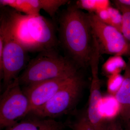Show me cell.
Instances as JSON below:
<instances>
[{
    "label": "cell",
    "instance_id": "cell-1",
    "mask_svg": "<svg viewBox=\"0 0 130 130\" xmlns=\"http://www.w3.org/2000/svg\"><path fill=\"white\" fill-rule=\"evenodd\" d=\"M59 40L69 58L77 66L90 65L95 46V39L88 13L70 6L59 21Z\"/></svg>",
    "mask_w": 130,
    "mask_h": 130
},
{
    "label": "cell",
    "instance_id": "cell-2",
    "mask_svg": "<svg viewBox=\"0 0 130 130\" xmlns=\"http://www.w3.org/2000/svg\"><path fill=\"white\" fill-rule=\"evenodd\" d=\"M8 7L14 37L26 51L55 49L59 41L53 23L41 14L29 16Z\"/></svg>",
    "mask_w": 130,
    "mask_h": 130
},
{
    "label": "cell",
    "instance_id": "cell-3",
    "mask_svg": "<svg viewBox=\"0 0 130 130\" xmlns=\"http://www.w3.org/2000/svg\"><path fill=\"white\" fill-rule=\"evenodd\" d=\"M78 67L67 57L58 54L55 49L41 52L29 61L18 78L21 86L79 74Z\"/></svg>",
    "mask_w": 130,
    "mask_h": 130
},
{
    "label": "cell",
    "instance_id": "cell-4",
    "mask_svg": "<svg viewBox=\"0 0 130 130\" xmlns=\"http://www.w3.org/2000/svg\"><path fill=\"white\" fill-rule=\"evenodd\" d=\"M26 52L14 37L10 18H1L0 76L5 89L18 77L28 64Z\"/></svg>",
    "mask_w": 130,
    "mask_h": 130
},
{
    "label": "cell",
    "instance_id": "cell-5",
    "mask_svg": "<svg viewBox=\"0 0 130 130\" xmlns=\"http://www.w3.org/2000/svg\"><path fill=\"white\" fill-rule=\"evenodd\" d=\"M30 111L29 101L17 78L5 89L1 96V129L18 123L26 117Z\"/></svg>",
    "mask_w": 130,
    "mask_h": 130
},
{
    "label": "cell",
    "instance_id": "cell-6",
    "mask_svg": "<svg viewBox=\"0 0 130 130\" xmlns=\"http://www.w3.org/2000/svg\"><path fill=\"white\" fill-rule=\"evenodd\" d=\"M84 85L79 74L62 87L41 106L29 114L44 118L54 119L70 112L79 100Z\"/></svg>",
    "mask_w": 130,
    "mask_h": 130
},
{
    "label": "cell",
    "instance_id": "cell-7",
    "mask_svg": "<svg viewBox=\"0 0 130 130\" xmlns=\"http://www.w3.org/2000/svg\"><path fill=\"white\" fill-rule=\"evenodd\" d=\"M88 15L101 53L121 56L130 54V45L120 31L100 21L95 13Z\"/></svg>",
    "mask_w": 130,
    "mask_h": 130
},
{
    "label": "cell",
    "instance_id": "cell-8",
    "mask_svg": "<svg viewBox=\"0 0 130 130\" xmlns=\"http://www.w3.org/2000/svg\"><path fill=\"white\" fill-rule=\"evenodd\" d=\"M100 54L94 53L91 60V82L88 109L86 113L90 122L95 130H105L107 122L103 118L101 112L102 94L101 82L98 74V64Z\"/></svg>",
    "mask_w": 130,
    "mask_h": 130
},
{
    "label": "cell",
    "instance_id": "cell-9",
    "mask_svg": "<svg viewBox=\"0 0 130 130\" xmlns=\"http://www.w3.org/2000/svg\"><path fill=\"white\" fill-rule=\"evenodd\" d=\"M78 74L73 77L55 78L21 87L29 101L30 112L45 104L58 91Z\"/></svg>",
    "mask_w": 130,
    "mask_h": 130
},
{
    "label": "cell",
    "instance_id": "cell-10",
    "mask_svg": "<svg viewBox=\"0 0 130 130\" xmlns=\"http://www.w3.org/2000/svg\"><path fill=\"white\" fill-rule=\"evenodd\" d=\"M69 2L67 0H1L0 5L29 16L40 15L41 10H44L53 18L60 8Z\"/></svg>",
    "mask_w": 130,
    "mask_h": 130
},
{
    "label": "cell",
    "instance_id": "cell-11",
    "mask_svg": "<svg viewBox=\"0 0 130 130\" xmlns=\"http://www.w3.org/2000/svg\"><path fill=\"white\" fill-rule=\"evenodd\" d=\"M64 126L63 123L54 119L29 114L21 121L2 130H62Z\"/></svg>",
    "mask_w": 130,
    "mask_h": 130
},
{
    "label": "cell",
    "instance_id": "cell-12",
    "mask_svg": "<svg viewBox=\"0 0 130 130\" xmlns=\"http://www.w3.org/2000/svg\"><path fill=\"white\" fill-rule=\"evenodd\" d=\"M123 76L121 86L114 96L118 103L120 118L127 124L130 121V58Z\"/></svg>",
    "mask_w": 130,
    "mask_h": 130
},
{
    "label": "cell",
    "instance_id": "cell-13",
    "mask_svg": "<svg viewBox=\"0 0 130 130\" xmlns=\"http://www.w3.org/2000/svg\"><path fill=\"white\" fill-rule=\"evenodd\" d=\"M127 63L124 60L122 56L113 55L109 57L103 65V70L109 76L113 74L120 73L124 71Z\"/></svg>",
    "mask_w": 130,
    "mask_h": 130
},
{
    "label": "cell",
    "instance_id": "cell-14",
    "mask_svg": "<svg viewBox=\"0 0 130 130\" xmlns=\"http://www.w3.org/2000/svg\"><path fill=\"white\" fill-rule=\"evenodd\" d=\"M74 5L78 9L94 13L107 9L110 6V2L108 0H78Z\"/></svg>",
    "mask_w": 130,
    "mask_h": 130
},
{
    "label": "cell",
    "instance_id": "cell-15",
    "mask_svg": "<svg viewBox=\"0 0 130 130\" xmlns=\"http://www.w3.org/2000/svg\"><path fill=\"white\" fill-rule=\"evenodd\" d=\"M123 16L121 33L130 46V8L117 7Z\"/></svg>",
    "mask_w": 130,
    "mask_h": 130
},
{
    "label": "cell",
    "instance_id": "cell-16",
    "mask_svg": "<svg viewBox=\"0 0 130 130\" xmlns=\"http://www.w3.org/2000/svg\"><path fill=\"white\" fill-rule=\"evenodd\" d=\"M69 126L73 130H95L90 122L86 113L79 116L76 121Z\"/></svg>",
    "mask_w": 130,
    "mask_h": 130
},
{
    "label": "cell",
    "instance_id": "cell-17",
    "mask_svg": "<svg viewBox=\"0 0 130 130\" xmlns=\"http://www.w3.org/2000/svg\"><path fill=\"white\" fill-rule=\"evenodd\" d=\"M110 16V25L121 32L123 16L122 13L117 8L110 6L108 8Z\"/></svg>",
    "mask_w": 130,
    "mask_h": 130
},
{
    "label": "cell",
    "instance_id": "cell-18",
    "mask_svg": "<svg viewBox=\"0 0 130 130\" xmlns=\"http://www.w3.org/2000/svg\"><path fill=\"white\" fill-rule=\"evenodd\" d=\"M123 79V76L120 73L109 76L107 81V89L108 92L114 96L120 88Z\"/></svg>",
    "mask_w": 130,
    "mask_h": 130
},
{
    "label": "cell",
    "instance_id": "cell-19",
    "mask_svg": "<svg viewBox=\"0 0 130 130\" xmlns=\"http://www.w3.org/2000/svg\"><path fill=\"white\" fill-rule=\"evenodd\" d=\"M95 13L100 21L110 25V16L108 8L98 11Z\"/></svg>",
    "mask_w": 130,
    "mask_h": 130
},
{
    "label": "cell",
    "instance_id": "cell-20",
    "mask_svg": "<svg viewBox=\"0 0 130 130\" xmlns=\"http://www.w3.org/2000/svg\"><path fill=\"white\" fill-rule=\"evenodd\" d=\"M105 130H125L120 123L115 119H112L107 122Z\"/></svg>",
    "mask_w": 130,
    "mask_h": 130
},
{
    "label": "cell",
    "instance_id": "cell-21",
    "mask_svg": "<svg viewBox=\"0 0 130 130\" xmlns=\"http://www.w3.org/2000/svg\"><path fill=\"white\" fill-rule=\"evenodd\" d=\"M113 1L116 7H123L130 8V0H115Z\"/></svg>",
    "mask_w": 130,
    "mask_h": 130
},
{
    "label": "cell",
    "instance_id": "cell-22",
    "mask_svg": "<svg viewBox=\"0 0 130 130\" xmlns=\"http://www.w3.org/2000/svg\"><path fill=\"white\" fill-rule=\"evenodd\" d=\"M127 125H128V128H130V121L129 123L127 124Z\"/></svg>",
    "mask_w": 130,
    "mask_h": 130
},
{
    "label": "cell",
    "instance_id": "cell-23",
    "mask_svg": "<svg viewBox=\"0 0 130 130\" xmlns=\"http://www.w3.org/2000/svg\"><path fill=\"white\" fill-rule=\"evenodd\" d=\"M128 130H130V128H128Z\"/></svg>",
    "mask_w": 130,
    "mask_h": 130
}]
</instances>
